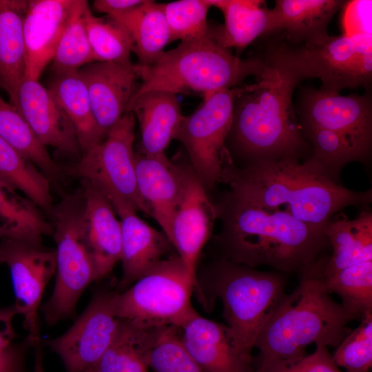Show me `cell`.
<instances>
[{
  "mask_svg": "<svg viewBox=\"0 0 372 372\" xmlns=\"http://www.w3.org/2000/svg\"><path fill=\"white\" fill-rule=\"evenodd\" d=\"M212 201L221 224L212 238L215 259L300 273L330 246L325 228L256 206L229 189Z\"/></svg>",
  "mask_w": 372,
  "mask_h": 372,
  "instance_id": "6da1fadb",
  "label": "cell"
},
{
  "mask_svg": "<svg viewBox=\"0 0 372 372\" xmlns=\"http://www.w3.org/2000/svg\"><path fill=\"white\" fill-rule=\"evenodd\" d=\"M219 183L243 199L298 220L325 228L344 207L367 208L372 189H349L324 175L307 158L258 162L238 167L223 158Z\"/></svg>",
  "mask_w": 372,
  "mask_h": 372,
  "instance_id": "7a4b0ae2",
  "label": "cell"
},
{
  "mask_svg": "<svg viewBox=\"0 0 372 372\" xmlns=\"http://www.w3.org/2000/svg\"><path fill=\"white\" fill-rule=\"evenodd\" d=\"M258 80L238 87L223 158L238 167L261 161L306 160L312 149L292 103L298 85L265 65Z\"/></svg>",
  "mask_w": 372,
  "mask_h": 372,
  "instance_id": "3957f363",
  "label": "cell"
},
{
  "mask_svg": "<svg viewBox=\"0 0 372 372\" xmlns=\"http://www.w3.org/2000/svg\"><path fill=\"white\" fill-rule=\"evenodd\" d=\"M327 256L322 254L300 273L299 284L267 319L254 344L260 351L256 368L299 358L312 343L337 347L349 332L348 323L358 319L326 289L322 270Z\"/></svg>",
  "mask_w": 372,
  "mask_h": 372,
  "instance_id": "277c9868",
  "label": "cell"
},
{
  "mask_svg": "<svg viewBox=\"0 0 372 372\" xmlns=\"http://www.w3.org/2000/svg\"><path fill=\"white\" fill-rule=\"evenodd\" d=\"M136 67L141 83L132 100L152 91L195 92L205 99L218 91L236 87L249 76L258 79L265 69L258 56L239 58L209 34L182 41L154 63H136Z\"/></svg>",
  "mask_w": 372,
  "mask_h": 372,
  "instance_id": "5b68a950",
  "label": "cell"
},
{
  "mask_svg": "<svg viewBox=\"0 0 372 372\" xmlns=\"http://www.w3.org/2000/svg\"><path fill=\"white\" fill-rule=\"evenodd\" d=\"M285 274L215 259L196 276L200 287H205L203 291L222 302L226 326L238 349L248 357H253L258 335L285 294Z\"/></svg>",
  "mask_w": 372,
  "mask_h": 372,
  "instance_id": "8992f818",
  "label": "cell"
},
{
  "mask_svg": "<svg viewBox=\"0 0 372 372\" xmlns=\"http://www.w3.org/2000/svg\"><path fill=\"white\" fill-rule=\"evenodd\" d=\"M267 36L258 55L266 67L276 70L298 85L307 79L322 81L321 90L339 93L362 86L356 56L371 42V34H329L309 41H293L275 31Z\"/></svg>",
  "mask_w": 372,
  "mask_h": 372,
  "instance_id": "52a82bcc",
  "label": "cell"
},
{
  "mask_svg": "<svg viewBox=\"0 0 372 372\" xmlns=\"http://www.w3.org/2000/svg\"><path fill=\"white\" fill-rule=\"evenodd\" d=\"M194 290L205 302L199 284L176 254L161 260L124 291L114 292V313L143 328L179 329L196 312L191 303Z\"/></svg>",
  "mask_w": 372,
  "mask_h": 372,
  "instance_id": "ba28073f",
  "label": "cell"
},
{
  "mask_svg": "<svg viewBox=\"0 0 372 372\" xmlns=\"http://www.w3.org/2000/svg\"><path fill=\"white\" fill-rule=\"evenodd\" d=\"M52 216L56 282L42 311L46 322L54 324L74 313L82 293L96 278L87 245L82 193L65 197L52 207Z\"/></svg>",
  "mask_w": 372,
  "mask_h": 372,
  "instance_id": "9c48e42d",
  "label": "cell"
},
{
  "mask_svg": "<svg viewBox=\"0 0 372 372\" xmlns=\"http://www.w3.org/2000/svg\"><path fill=\"white\" fill-rule=\"evenodd\" d=\"M136 119L126 112L104 139L84 153L74 172L96 187L116 214L133 209L147 214L137 189L134 142Z\"/></svg>",
  "mask_w": 372,
  "mask_h": 372,
  "instance_id": "30bf717a",
  "label": "cell"
},
{
  "mask_svg": "<svg viewBox=\"0 0 372 372\" xmlns=\"http://www.w3.org/2000/svg\"><path fill=\"white\" fill-rule=\"evenodd\" d=\"M238 87L218 91L203 99L184 116L176 135L186 150L198 180L209 194L220 181L223 154L231 128Z\"/></svg>",
  "mask_w": 372,
  "mask_h": 372,
  "instance_id": "8fae6325",
  "label": "cell"
},
{
  "mask_svg": "<svg viewBox=\"0 0 372 372\" xmlns=\"http://www.w3.org/2000/svg\"><path fill=\"white\" fill-rule=\"evenodd\" d=\"M297 112L301 127H320L340 134L369 163L372 148V103L368 93L341 95L307 87L301 93Z\"/></svg>",
  "mask_w": 372,
  "mask_h": 372,
  "instance_id": "7c38bea8",
  "label": "cell"
},
{
  "mask_svg": "<svg viewBox=\"0 0 372 372\" xmlns=\"http://www.w3.org/2000/svg\"><path fill=\"white\" fill-rule=\"evenodd\" d=\"M0 263L10 270L14 307L23 318L27 342L36 346L40 341L38 310L45 287L56 273L55 250L18 240L0 239Z\"/></svg>",
  "mask_w": 372,
  "mask_h": 372,
  "instance_id": "4fadbf2b",
  "label": "cell"
},
{
  "mask_svg": "<svg viewBox=\"0 0 372 372\" xmlns=\"http://www.w3.org/2000/svg\"><path fill=\"white\" fill-rule=\"evenodd\" d=\"M114 292H97L74 324L48 340L66 372H85L94 366L112 342L120 324L114 311Z\"/></svg>",
  "mask_w": 372,
  "mask_h": 372,
  "instance_id": "5bb4252c",
  "label": "cell"
},
{
  "mask_svg": "<svg viewBox=\"0 0 372 372\" xmlns=\"http://www.w3.org/2000/svg\"><path fill=\"white\" fill-rule=\"evenodd\" d=\"M182 167L183 192L172 218L171 242L188 272L198 282V261L212 236L217 216L212 200L189 161L182 162Z\"/></svg>",
  "mask_w": 372,
  "mask_h": 372,
  "instance_id": "9a60e30c",
  "label": "cell"
},
{
  "mask_svg": "<svg viewBox=\"0 0 372 372\" xmlns=\"http://www.w3.org/2000/svg\"><path fill=\"white\" fill-rule=\"evenodd\" d=\"M45 147L59 154L81 157L75 130L52 91L38 80L24 78L11 103Z\"/></svg>",
  "mask_w": 372,
  "mask_h": 372,
  "instance_id": "2e32d148",
  "label": "cell"
},
{
  "mask_svg": "<svg viewBox=\"0 0 372 372\" xmlns=\"http://www.w3.org/2000/svg\"><path fill=\"white\" fill-rule=\"evenodd\" d=\"M103 140L127 112L138 84L136 64L93 62L78 70Z\"/></svg>",
  "mask_w": 372,
  "mask_h": 372,
  "instance_id": "e0dca14e",
  "label": "cell"
},
{
  "mask_svg": "<svg viewBox=\"0 0 372 372\" xmlns=\"http://www.w3.org/2000/svg\"><path fill=\"white\" fill-rule=\"evenodd\" d=\"M81 0L28 1L23 17L25 78L39 80Z\"/></svg>",
  "mask_w": 372,
  "mask_h": 372,
  "instance_id": "ac0fdd59",
  "label": "cell"
},
{
  "mask_svg": "<svg viewBox=\"0 0 372 372\" xmlns=\"http://www.w3.org/2000/svg\"><path fill=\"white\" fill-rule=\"evenodd\" d=\"M135 170L138 192L147 215L171 242L172 218L183 192L182 161H171L165 154L136 153Z\"/></svg>",
  "mask_w": 372,
  "mask_h": 372,
  "instance_id": "d6986e66",
  "label": "cell"
},
{
  "mask_svg": "<svg viewBox=\"0 0 372 372\" xmlns=\"http://www.w3.org/2000/svg\"><path fill=\"white\" fill-rule=\"evenodd\" d=\"M179 330L184 347L207 371L256 372L254 358L238 349L226 325L196 312Z\"/></svg>",
  "mask_w": 372,
  "mask_h": 372,
  "instance_id": "ffe728a7",
  "label": "cell"
},
{
  "mask_svg": "<svg viewBox=\"0 0 372 372\" xmlns=\"http://www.w3.org/2000/svg\"><path fill=\"white\" fill-rule=\"evenodd\" d=\"M83 187L86 241L98 280L120 261L121 225L112 204L96 187L85 180Z\"/></svg>",
  "mask_w": 372,
  "mask_h": 372,
  "instance_id": "44dd1931",
  "label": "cell"
},
{
  "mask_svg": "<svg viewBox=\"0 0 372 372\" xmlns=\"http://www.w3.org/2000/svg\"><path fill=\"white\" fill-rule=\"evenodd\" d=\"M121 225L122 278L118 287L125 289L174 248L163 231L142 220L133 209L117 214Z\"/></svg>",
  "mask_w": 372,
  "mask_h": 372,
  "instance_id": "7402d4cb",
  "label": "cell"
},
{
  "mask_svg": "<svg viewBox=\"0 0 372 372\" xmlns=\"http://www.w3.org/2000/svg\"><path fill=\"white\" fill-rule=\"evenodd\" d=\"M127 112H132L140 129V154H165L176 139L184 116L176 94L163 91L144 93L131 101Z\"/></svg>",
  "mask_w": 372,
  "mask_h": 372,
  "instance_id": "603a6c76",
  "label": "cell"
},
{
  "mask_svg": "<svg viewBox=\"0 0 372 372\" xmlns=\"http://www.w3.org/2000/svg\"><path fill=\"white\" fill-rule=\"evenodd\" d=\"M347 1L276 0L270 9L268 33L278 31L293 41H309L327 35L328 25Z\"/></svg>",
  "mask_w": 372,
  "mask_h": 372,
  "instance_id": "cb8c5ba5",
  "label": "cell"
},
{
  "mask_svg": "<svg viewBox=\"0 0 372 372\" xmlns=\"http://www.w3.org/2000/svg\"><path fill=\"white\" fill-rule=\"evenodd\" d=\"M331 256L324 261L322 276H330L351 265L372 260V212L363 208L353 220L334 215L324 229Z\"/></svg>",
  "mask_w": 372,
  "mask_h": 372,
  "instance_id": "d4e9b609",
  "label": "cell"
},
{
  "mask_svg": "<svg viewBox=\"0 0 372 372\" xmlns=\"http://www.w3.org/2000/svg\"><path fill=\"white\" fill-rule=\"evenodd\" d=\"M224 17L223 25L209 28L210 37L221 46L242 50L268 32L270 9L260 0H208Z\"/></svg>",
  "mask_w": 372,
  "mask_h": 372,
  "instance_id": "484cf974",
  "label": "cell"
},
{
  "mask_svg": "<svg viewBox=\"0 0 372 372\" xmlns=\"http://www.w3.org/2000/svg\"><path fill=\"white\" fill-rule=\"evenodd\" d=\"M28 1L0 0V87L12 103L25 76L23 17Z\"/></svg>",
  "mask_w": 372,
  "mask_h": 372,
  "instance_id": "4316f807",
  "label": "cell"
},
{
  "mask_svg": "<svg viewBox=\"0 0 372 372\" xmlns=\"http://www.w3.org/2000/svg\"><path fill=\"white\" fill-rule=\"evenodd\" d=\"M110 17L120 23L131 36L138 65L154 63L163 54L164 48L171 43L162 3L146 0L138 6Z\"/></svg>",
  "mask_w": 372,
  "mask_h": 372,
  "instance_id": "83f0119b",
  "label": "cell"
},
{
  "mask_svg": "<svg viewBox=\"0 0 372 372\" xmlns=\"http://www.w3.org/2000/svg\"><path fill=\"white\" fill-rule=\"evenodd\" d=\"M48 88L71 121L82 155L103 141L87 87L78 70L53 74Z\"/></svg>",
  "mask_w": 372,
  "mask_h": 372,
  "instance_id": "f1b7e54d",
  "label": "cell"
},
{
  "mask_svg": "<svg viewBox=\"0 0 372 372\" xmlns=\"http://www.w3.org/2000/svg\"><path fill=\"white\" fill-rule=\"evenodd\" d=\"M160 329L143 328L120 319L112 342L93 366L95 371L149 372V354Z\"/></svg>",
  "mask_w": 372,
  "mask_h": 372,
  "instance_id": "f546056e",
  "label": "cell"
},
{
  "mask_svg": "<svg viewBox=\"0 0 372 372\" xmlns=\"http://www.w3.org/2000/svg\"><path fill=\"white\" fill-rule=\"evenodd\" d=\"M52 233V225L40 208L0 178V239L41 245L43 238Z\"/></svg>",
  "mask_w": 372,
  "mask_h": 372,
  "instance_id": "4dcf8cb0",
  "label": "cell"
},
{
  "mask_svg": "<svg viewBox=\"0 0 372 372\" xmlns=\"http://www.w3.org/2000/svg\"><path fill=\"white\" fill-rule=\"evenodd\" d=\"M0 178L38 207L52 209V197L47 176L31 161L0 137Z\"/></svg>",
  "mask_w": 372,
  "mask_h": 372,
  "instance_id": "1f68e13d",
  "label": "cell"
},
{
  "mask_svg": "<svg viewBox=\"0 0 372 372\" xmlns=\"http://www.w3.org/2000/svg\"><path fill=\"white\" fill-rule=\"evenodd\" d=\"M0 137L31 161L46 176H57L59 166L19 110L0 96Z\"/></svg>",
  "mask_w": 372,
  "mask_h": 372,
  "instance_id": "d6a6232c",
  "label": "cell"
},
{
  "mask_svg": "<svg viewBox=\"0 0 372 372\" xmlns=\"http://www.w3.org/2000/svg\"><path fill=\"white\" fill-rule=\"evenodd\" d=\"M301 128L312 149L311 155L307 158L331 180L341 184V172L351 162L367 163L340 134L320 127L302 126Z\"/></svg>",
  "mask_w": 372,
  "mask_h": 372,
  "instance_id": "836d02e7",
  "label": "cell"
},
{
  "mask_svg": "<svg viewBox=\"0 0 372 372\" xmlns=\"http://www.w3.org/2000/svg\"><path fill=\"white\" fill-rule=\"evenodd\" d=\"M85 23L94 62L131 64L133 40L127 30L109 16H94L90 7Z\"/></svg>",
  "mask_w": 372,
  "mask_h": 372,
  "instance_id": "e575fe53",
  "label": "cell"
},
{
  "mask_svg": "<svg viewBox=\"0 0 372 372\" xmlns=\"http://www.w3.org/2000/svg\"><path fill=\"white\" fill-rule=\"evenodd\" d=\"M322 279L328 292L337 294L341 304L358 319L372 313V260L322 276Z\"/></svg>",
  "mask_w": 372,
  "mask_h": 372,
  "instance_id": "d590c367",
  "label": "cell"
},
{
  "mask_svg": "<svg viewBox=\"0 0 372 372\" xmlns=\"http://www.w3.org/2000/svg\"><path fill=\"white\" fill-rule=\"evenodd\" d=\"M89 7L87 1L81 0L68 21L50 63L53 74L78 70L94 62L85 23Z\"/></svg>",
  "mask_w": 372,
  "mask_h": 372,
  "instance_id": "8d00e7d4",
  "label": "cell"
},
{
  "mask_svg": "<svg viewBox=\"0 0 372 372\" xmlns=\"http://www.w3.org/2000/svg\"><path fill=\"white\" fill-rule=\"evenodd\" d=\"M171 42L202 38L209 34L208 0H179L162 3Z\"/></svg>",
  "mask_w": 372,
  "mask_h": 372,
  "instance_id": "74e56055",
  "label": "cell"
},
{
  "mask_svg": "<svg viewBox=\"0 0 372 372\" xmlns=\"http://www.w3.org/2000/svg\"><path fill=\"white\" fill-rule=\"evenodd\" d=\"M149 367L154 372H208L185 349L179 329L174 326L158 331L149 354Z\"/></svg>",
  "mask_w": 372,
  "mask_h": 372,
  "instance_id": "f35d334b",
  "label": "cell"
},
{
  "mask_svg": "<svg viewBox=\"0 0 372 372\" xmlns=\"http://www.w3.org/2000/svg\"><path fill=\"white\" fill-rule=\"evenodd\" d=\"M346 372H369L372 366V313L361 318L360 325L349 331L332 355Z\"/></svg>",
  "mask_w": 372,
  "mask_h": 372,
  "instance_id": "ab89813d",
  "label": "cell"
},
{
  "mask_svg": "<svg viewBox=\"0 0 372 372\" xmlns=\"http://www.w3.org/2000/svg\"><path fill=\"white\" fill-rule=\"evenodd\" d=\"M310 355L291 360L271 362L256 368V372H342L326 346L317 344Z\"/></svg>",
  "mask_w": 372,
  "mask_h": 372,
  "instance_id": "60d3db41",
  "label": "cell"
},
{
  "mask_svg": "<svg viewBox=\"0 0 372 372\" xmlns=\"http://www.w3.org/2000/svg\"><path fill=\"white\" fill-rule=\"evenodd\" d=\"M0 372H23V351L11 344L0 351Z\"/></svg>",
  "mask_w": 372,
  "mask_h": 372,
  "instance_id": "b9f144b4",
  "label": "cell"
},
{
  "mask_svg": "<svg viewBox=\"0 0 372 372\" xmlns=\"http://www.w3.org/2000/svg\"><path fill=\"white\" fill-rule=\"evenodd\" d=\"M17 314L14 305L0 309V351L11 345L16 337L13 318Z\"/></svg>",
  "mask_w": 372,
  "mask_h": 372,
  "instance_id": "7bdbcfd3",
  "label": "cell"
},
{
  "mask_svg": "<svg viewBox=\"0 0 372 372\" xmlns=\"http://www.w3.org/2000/svg\"><path fill=\"white\" fill-rule=\"evenodd\" d=\"M146 0H95V10L113 17L143 3Z\"/></svg>",
  "mask_w": 372,
  "mask_h": 372,
  "instance_id": "ee69618b",
  "label": "cell"
},
{
  "mask_svg": "<svg viewBox=\"0 0 372 372\" xmlns=\"http://www.w3.org/2000/svg\"><path fill=\"white\" fill-rule=\"evenodd\" d=\"M37 349L35 353V362H34V372H44L43 365V358L42 353L41 349L37 345Z\"/></svg>",
  "mask_w": 372,
  "mask_h": 372,
  "instance_id": "f6af8a7d",
  "label": "cell"
},
{
  "mask_svg": "<svg viewBox=\"0 0 372 372\" xmlns=\"http://www.w3.org/2000/svg\"><path fill=\"white\" fill-rule=\"evenodd\" d=\"M85 372H96L94 369L93 367L89 369L87 371H86Z\"/></svg>",
  "mask_w": 372,
  "mask_h": 372,
  "instance_id": "bcb514c9",
  "label": "cell"
}]
</instances>
